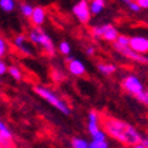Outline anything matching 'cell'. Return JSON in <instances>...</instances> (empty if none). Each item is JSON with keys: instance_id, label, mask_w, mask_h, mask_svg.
Listing matches in <instances>:
<instances>
[{"instance_id": "7a4b0ae2", "label": "cell", "mask_w": 148, "mask_h": 148, "mask_svg": "<svg viewBox=\"0 0 148 148\" xmlns=\"http://www.w3.org/2000/svg\"><path fill=\"white\" fill-rule=\"evenodd\" d=\"M27 38H28V40L31 41V44L40 47L48 56H53L56 53L55 43L51 39V36L41 27H32L28 31Z\"/></svg>"}, {"instance_id": "d6986e66", "label": "cell", "mask_w": 148, "mask_h": 148, "mask_svg": "<svg viewBox=\"0 0 148 148\" xmlns=\"http://www.w3.org/2000/svg\"><path fill=\"white\" fill-rule=\"evenodd\" d=\"M8 52H10V43L7 41V39L0 35V59L5 58Z\"/></svg>"}, {"instance_id": "d6a6232c", "label": "cell", "mask_w": 148, "mask_h": 148, "mask_svg": "<svg viewBox=\"0 0 148 148\" xmlns=\"http://www.w3.org/2000/svg\"><path fill=\"white\" fill-rule=\"evenodd\" d=\"M141 143H143V144L148 148V138H143V139H141Z\"/></svg>"}, {"instance_id": "5bb4252c", "label": "cell", "mask_w": 148, "mask_h": 148, "mask_svg": "<svg viewBox=\"0 0 148 148\" xmlns=\"http://www.w3.org/2000/svg\"><path fill=\"white\" fill-rule=\"evenodd\" d=\"M97 69L99 72L104 76H111L117 71V67L112 63H97Z\"/></svg>"}, {"instance_id": "ffe728a7", "label": "cell", "mask_w": 148, "mask_h": 148, "mask_svg": "<svg viewBox=\"0 0 148 148\" xmlns=\"http://www.w3.org/2000/svg\"><path fill=\"white\" fill-rule=\"evenodd\" d=\"M58 49H59V52H60L62 55H64V56L71 55V51H72L69 41H67V40H62V41H60V43H59Z\"/></svg>"}, {"instance_id": "6da1fadb", "label": "cell", "mask_w": 148, "mask_h": 148, "mask_svg": "<svg viewBox=\"0 0 148 148\" xmlns=\"http://www.w3.org/2000/svg\"><path fill=\"white\" fill-rule=\"evenodd\" d=\"M103 128H104V132L110 138L121 143L125 147L138 144L143 139L140 132L132 124H128L123 120H119V119H116L114 116L103 117Z\"/></svg>"}, {"instance_id": "52a82bcc", "label": "cell", "mask_w": 148, "mask_h": 148, "mask_svg": "<svg viewBox=\"0 0 148 148\" xmlns=\"http://www.w3.org/2000/svg\"><path fill=\"white\" fill-rule=\"evenodd\" d=\"M114 44V48L117 53H120L123 58L128 59V60H132V62H136V63H140V64H148V56L147 55H143V53H138V52H135L132 48H130V45L128 47H121V45H117L115 43Z\"/></svg>"}, {"instance_id": "d590c367", "label": "cell", "mask_w": 148, "mask_h": 148, "mask_svg": "<svg viewBox=\"0 0 148 148\" xmlns=\"http://www.w3.org/2000/svg\"><path fill=\"white\" fill-rule=\"evenodd\" d=\"M123 148H127V147H123Z\"/></svg>"}, {"instance_id": "ac0fdd59", "label": "cell", "mask_w": 148, "mask_h": 148, "mask_svg": "<svg viewBox=\"0 0 148 148\" xmlns=\"http://www.w3.org/2000/svg\"><path fill=\"white\" fill-rule=\"evenodd\" d=\"M19 11H20V14L24 17L29 19L32 15V11H34V5L29 3H21V4H19Z\"/></svg>"}, {"instance_id": "83f0119b", "label": "cell", "mask_w": 148, "mask_h": 148, "mask_svg": "<svg viewBox=\"0 0 148 148\" xmlns=\"http://www.w3.org/2000/svg\"><path fill=\"white\" fill-rule=\"evenodd\" d=\"M8 72V64L4 59H0V77L4 75H7Z\"/></svg>"}, {"instance_id": "44dd1931", "label": "cell", "mask_w": 148, "mask_h": 148, "mask_svg": "<svg viewBox=\"0 0 148 148\" xmlns=\"http://www.w3.org/2000/svg\"><path fill=\"white\" fill-rule=\"evenodd\" d=\"M0 134L3 135V138L8 139V140H11V139H12V132L10 131L8 125L4 123L3 120H0Z\"/></svg>"}, {"instance_id": "8fae6325", "label": "cell", "mask_w": 148, "mask_h": 148, "mask_svg": "<svg viewBox=\"0 0 148 148\" xmlns=\"http://www.w3.org/2000/svg\"><path fill=\"white\" fill-rule=\"evenodd\" d=\"M29 20H31L34 27H41L45 23V20H47V11H45V8L40 7V5L34 7V11H32Z\"/></svg>"}, {"instance_id": "e0dca14e", "label": "cell", "mask_w": 148, "mask_h": 148, "mask_svg": "<svg viewBox=\"0 0 148 148\" xmlns=\"http://www.w3.org/2000/svg\"><path fill=\"white\" fill-rule=\"evenodd\" d=\"M7 73L14 80H16V82H20V80L23 79V72H21V69L17 66H8V72Z\"/></svg>"}, {"instance_id": "1f68e13d", "label": "cell", "mask_w": 148, "mask_h": 148, "mask_svg": "<svg viewBox=\"0 0 148 148\" xmlns=\"http://www.w3.org/2000/svg\"><path fill=\"white\" fill-rule=\"evenodd\" d=\"M132 147H134V148H147V147H145L144 144H143V143H141V141H140V143H138V144L132 145Z\"/></svg>"}, {"instance_id": "cb8c5ba5", "label": "cell", "mask_w": 148, "mask_h": 148, "mask_svg": "<svg viewBox=\"0 0 148 148\" xmlns=\"http://www.w3.org/2000/svg\"><path fill=\"white\" fill-rule=\"evenodd\" d=\"M136 100H139L141 104H144V106H148V90L147 91H143V92H140V93H138L136 95Z\"/></svg>"}, {"instance_id": "30bf717a", "label": "cell", "mask_w": 148, "mask_h": 148, "mask_svg": "<svg viewBox=\"0 0 148 148\" xmlns=\"http://www.w3.org/2000/svg\"><path fill=\"white\" fill-rule=\"evenodd\" d=\"M130 48H132L138 53L147 55L148 53V38L141 35H135L130 38Z\"/></svg>"}, {"instance_id": "4316f807", "label": "cell", "mask_w": 148, "mask_h": 148, "mask_svg": "<svg viewBox=\"0 0 148 148\" xmlns=\"http://www.w3.org/2000/svg\"><path fill=\"white\" fill-rule=\"evenodd\" d=\"M51 76H52V79L55 80V82H58V83L64 80V75H63V72H60L59 69H53Z\"/></svg>"}, {"instance_id": "2e32d148", "label": "cell", "mask_w": 148, "mask_h": 148, "mask_svg": "<svg viewBox=\"0 0 148 148\" xmlns=\"http://www.w3.org/2000/svg\"><path fill=\"white\" fill-rule=\"evenodd\" d=\"M71 147L72 148H90V141L83 138H79V136H75V138L71 139Z\"/></svg>"}, {"instance_id": "7402d4cb", "label": "cell", "mask_w": 148, "mask_h": 148, "mask_svg": "<svg viewBox=\"0 0 148 148\" xmlns=\"http://www.w3.org/2000/svg\"><path fill=\"white\" fill-rule=\"evenodd\" d=\"M90 148H110L107 140H92L90 141Z\"/></svg>"}, {"instance_id": "3957f363", "label": "cell", "mask_w": 148, "mask_h": 148, "mask_svg": "<svg viewBox=\"0 0 148 148\" xmlns=\"http://www.w3.org/2000/svg\"><path fill=\"white\" fill-rule=\"evenodd\" d=\"M34 91L38 96H40L41 99H44L47 103L51 104L52 107H55L59 112H62L64 115H71L69 106L56 92H53L52 90H49V88H47L44 86H36L34 88Z\"/></svg>"}, {"instance_id": "603a6c76", "label": "cell", "mask_w": 148, "mask_h": 148, "mask_svg": "<svg viewBox=\"0 0 148 148\" xmlns=\"http://www.w3.org/2000/svg\"><path fill=\"white\" fill-rule=\"evenodd\" d=\"M115 44L121 45V47H128V45H130V36L119 34V36H117L116 41H115Z\"/></svg>"}, {"instance_id": "4dcf8cb0", "label": "cell", "mask_w": 148, "mask_h": 148, "mask_svg": "<svg viewBox=\"0 0 148 148\" xmlns=\"http://www.w3.org/2000/svg\"><path fill=\"white\" fill-rule=\"evenodd\" d=\"M86 52H87V55L88 56H93L95 55V52H96V48L93 47V45H88L86 48Z\"/></svg>"}, {"instance_id": "ba28073f", "label": "cell", "mask_w": 148, "mask_h": 148, "mask_svg": "<svg viewBox=\"0 0 148 148\" xmlns=\"http://www.w3.org/2000/svg\"><path fill=\"white\" fill-rule=\"evenodd\" d=\"M12 44H14L15 48L20 52V53H23V55H25V56H32L34 55L31 45H29L31 44V41L28 40L27 35H24V34L16 35V36L14 38V40H12Z\"/></svg>"}, {"instance_id": "7c38bea8", "label": "cell", "mask_w": 148, "mask_h": 148, "mask_svg": "<svg viewBox=\"0 0 148 148\" xmlns=\"http://www.w3.org/2000/svg\"><path fill=\"white\" fill-rule=\"evenodd\" d=\"M88 121H87V128H88V132L90 135H93L95 132H97L100 130V116L97 114V111L91 110L88 112Z\"/></svg>"}, {"instance_id": "836d02e7", "label": "cell", "mask_w": 148, "mask_h": 148, "mask_svg": "<svg viewBox=\"0 0 148 148\" xmlns=\"http://www.w3.org/2000/svg\"><path fill=\"white\" fill-rule=\"evenodd\" d=\"M120 1H121V3H124V4H128L131 0H120Z\"/></svg>"}, {"instance_id": "f1b7e54d", "label": "cell", "mask_w": 148, "mask_h": 148, "mask_svg": "<svg viewBox=\"0 0 148 148\" xmlns=\"http://www.w3.org/2000/svg\"><path fill=\"white\" fill-rule=\"evenodd\" d=\"M0 145H1V147H4V148H11V147H12L11 140L3 138V135H1V134H0Z\"/></svg>"}, {"instance_id": "9a60e30c", "label": "cell", "mask_w": 148, "mask_h": 148, "mask_svg": "<svg viewBox=\"0 0 148 148\" xmlns=\"http://www.w3.org/2000/svg\"><path fill=\"white\" fill-rule=\"evenodd\" d=\"M15 8H16V0H0V10L5 14L14 12Z\"/></svg>"}, {"instance_id": "8992f818", "label": "cell", "mask_w": 148, "mask_h": 148, "mask_svg": "<svg viewBox=\"0 0 148 148\" xmlns=\"http://www.w3.org/2000/svg\"><path fill=\"white\" fill-rule=\"evenodd\" d=\"M121 88H123L125 92L130 93V95L136 96L138 93L144 91V84H143V82H141L136 75L130 73V75H127L121 80Z\"/></svg>"}, {"instance_id": "484cf974", "label": "cell", "mask_w": 148, "mask_h": 148, "mask_svg": "<svg viewBox=\"0 0 148 148\" xmlns=\"http://www.w3.org/2000/svg\"><path fill=\"white\" fill-rule=\"evenodd\" d=\"M127 7H128V10L131 11V12H134V14H139V12H141V11H143V10H141V8L138 5V4L135 3L134 0H131V1L127 4Z\"/></svg>"}, {"instance_id": "4fadbf2b", "label": "cell", "mask_w": 148, "mask_h": 148, "mask_svg": "<svg viewBox=\"0 0 148 148\" xmlns=\"http://www.w3.org/2000/svg\"><path fill=\"white\" fill-rule=\"evenodd\" d=\"M88 7H90L91 15L97 16L106 10L107 7V0H90L88 1Z\"/></svg>"}, {"instance_id": "d4e9b609", "label": "cell", "mask_w": 148, "mask_h": 148, "mask_svg": "<svg viewBox=\"0 0 148 148\" xmlns=\"http://www.w3.org/2000/svg\"><path fill=\"white\" fill-rule=\"evenodd\" d=\"M92 140H107V134L104 132V130L100 128L97 132H95L93 135H91Z\"/></svg>"}, {"instance_id": "5b68a950", "label": "cell", "mask_w": 148, "mask_h": 148, "mask_svg": "<svg viewBox=\"0 0 148 148\" xmlns=\"http://www.w3.org/2000/svg\"><path fill=\"white\" fill-rule=\"evenodd\" d=\"M72 15L80 24L87 25L91 21V11L88 7V0H79L72 5Z\"/></svg>"}, {"instance_id": "e575fe53", "label": "cell", "mask_w": 148, "mask_h": 148, "mask_svg": "<svg viewBox=\"0 0 148 148\" xmlns=\"http://www.w3.org/2000/svg\"><path fill=\"white\" fill-rule=\"evenodd\" d=\"M0 148H4V147H1V145H0Z\"/></svg>"}, {"instance_id": "9c48e42d", "label": "cell", "mask_w": 148, "mask_h": 148, "mask_svg": "<svg viewBox=\"0 0 148 148\" xmlns=\"http://www.w3.org/2000/svg\"><path fill=\"white\" fill-rule=\"evenodd\" d=\"M67 69L72 76H84L87 72L86 64L80 59L72 58L71 55L67 56Z\"/></svg>"}, {"instance_id": "f546056e", "label": "cell", "mask_w": 148, "mask_h": 148, "mask_svg": "<svg viewBox=\"0 0 148 148\" xmlns=\"http://www.w3.org/2000/svg\"><path fill=\"white\" fill-rule=\"evenodd\" d=\"M141 10H148V0H134Z\"/></svg>"}, {"instance_id": "277c9868", "label": "cell", "mask_w": 148, "mask_h": 148, "mask_svg": "<svg viewBox=\"0 0 148 148\" xmlns=\"http://www.w3.org/2000/svg\"><path fill=\"white\" fill-rule=\"evenodd\" d=\"M91 35L93 39H101L107 43H115L119 36V29L111 23L97 24L91 28Z\"/></svg>"}]
</instances>
